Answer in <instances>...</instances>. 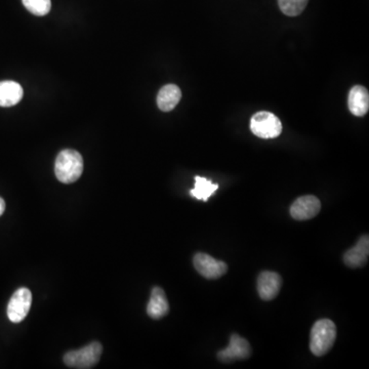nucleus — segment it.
<instances>
[{
    "label": "nucleus",
    "instance_id": "ddd939ff",
    "mask_svg": "<svg viewBox=\"0 0 369 369\" xmlns=\"http://www.w3.org/2000/svg\"><path fill=\"white\" fill-rule=\"evenodd\" d=\"M182 98V92L176 84H166L158 92V108L164 112H168L175 109Z\"/></svg>",
    "mask_w": 369,
    "mask_h": 369
},
{
    "label": "nucleus",
    "instance_id": "9d476101",
    "mask_svg": "<svg viewBox=\"0 0 369 369\" xmlns=\"http://www.w3.org/2000/svg\"><path fill=\"white\" fill-rule=\"evenodd\" d=\"M369 255V238L364 235L355 246L347 251L344 255V262L349 268H360L366 265Z\"/></svg>",
    "mask_w": 369,
    "mask_h": 369
},
{
    "label": "nucleus",
    "instance_id": "2eb2a0df",
    "mask_svg": "<svg viewBox=\"0 0 369 369\" xmlns=\"http://www.w3.org/2000/svg\"><path fill=\"white\" fill-rule=\"evenodd\" d=\"M218 189V184H214L210 180L203 177H195V187L190 191L192 197L202 201H207L210 196Z\"/></svg>",
    "mask_w": 369,
    "mask_h": 369
},
{
    "label": "nucleus",
    "instance_id": "20e7f679",
    "mask_svg": "<svg viewBox=\"0 0 369 369\" xmlns=\"http://www.w3.org/2000/svg\"><path fill=\"white\" fill-rule=\"evenodd\" d=\"M251 131L261 139H275L281 133L282 123L273 113L262 111L251 118Z\"/></svg>",
    "mask_w": 369,
    "mask_h": 369
},
{
    "label": "nucleus",
    "instance_id": "a211bd4d",
    "mask_svg": "<svg viewBox=\"0 0 369 369\" xmlns=\"http://www.w3.org/2000/svg\"><path fill=\"white\" fill-rule=\"evenodd\" d=\"M4 210H5V202L0 197V216L3 214Z\"/></svg>",
    "mask_w": 369,
    "mask_h": 369
},
{
    "label": "nucleus",
    "instance_id": "f3484780",
    "mask_svg": "<svg viewBox=\"0 0 369 369\" xmlns=\"http://www.w3.org/2000/svg\"><path fill=\"white\" fill-rule=\"evenodd\" d=\"M22 1L25 8L35 16H45L51 10V0H22Z\"/></svg>",
    "mask_w": 369,
    "mask_h": 369
},
{
    "label": "nucleus",
    "instance_id": "39448f33",
    "mask_svg": "<svg viewBox=\"0 0 369 369\" xmlns=\"http://www.w3.org/2000/svg\"><path fill=\"white\" fill-rule=\"evenodd\" d=\"M32 305V294L26 288H18L8 305V317L12 322L20 323L26 318Z\"/></svg>",
    "mask_w": 369,
    "mask_h": 369
},
{
    "label": "nucleus",
    "instance_id": "f257e3e1",
    "mask_svg": "<svg viewBox=\"0 0 369 369\" xmlns=\"http://www.w3.org/2000/svg\"><path fill=\"white\" fill-rule=\"evenodd\" d=\"M84 172V160L75 150H63L57 156L55 174L63 184H72L81 177Z\"/></svg>",
    "mask_w": 369,
    "mask_h": 369
},
{
    "label": "nucleus",
    "instance_id": "6e6552de",
    "mask_svg": "<svg viewBox=\"0 0 369 369\" xmlns=\"http://www.w3.org/2000/svg\"><path fill=\"white\" fill-rule=\"evenodd\" d=\"M321 202L316 196L306 195L298 198L290 206V214L296 220L315 218L320 212Z\"/></svg>",
    "mask_w": 369,
    "mask_h": 369
},
{
    "label": "nucleus",
    "instance_id": "1a4fd4ad",
    "mask_svg": "<svg viewBox=\"0 0 369 369\" xmlns=\"http://www.w3.org/2000/svg\"><path fill=\"white\" fill-rule=\"evenodd\" d=\"M281 286V276L275 272H262L257 278V292L262 300H274L279 294Z\"/></svg>",
    "mask_w": 369,
    "mask_h": 369
},
{
    "label": "nucleus",
    "instance_id": "4468645a",
    "mask_svg": "<svg viewBox=\"0 0 369 369\" xmlns=\"http://www.w3.org/2000/svg\"><path fill=\"white\" fill-rule=\"evenodd\" d=\"M22 86L14 81L6 80L0 82V107H12L23 98Z\"/></svg>",
    "mask_w": 369,
    "mask_h": 369
},
{
    "label": "nucleus",
    "instance_id": "dca6fc26",
    "mask_svg": "<svg viewBox=\"0 0 369 369\" xmlns=\"http://www.w3.org/2000/svg\"><path fill=\"white\" fill-rule=\"evenodd\" d=\"M309 0H278L280 10L288 16H296L302 14Z\"/></svg>",
    "mask_w": 369,
    "mask_h": 369
},
{
    "label": "nucleus",
    "instance_id": "f03ea898",
    "mask_svg": "<svg viewBox=\"0 0 369 369\" xmlns=\"http://www.w3.org/2000/svg\"><path fill=\"white\" fill-rule=\"evenodd\" d=\"M337 339V327L329 319H321L313 325L310 335V350L320 357L331 351Z\"/></svg>",
    "mask_w": 369,
    "mask_h": 369
},
{
    "label": "nucleus",
    "instance_id": "0eeeda50",
    "mask_svg": "<svg viewBox=\"0 0 369 369\" xmlns=\"http://www.w3.org/2000/svg\"><path fill=\"white\" fill-rule=\"evenodd\" d=\"M251 348L246 340L240 335L233 333L230 338V344L226 349L218 352V358L224 364H231L236 360H244L251 357Z\"/></svg>",
    "mask_w": 369,
    "mask_h": 369
},
{
    "label": "nucleus",
    "instance_id": "9b49d317",
    "mask_svg": "<svg viewBox=\"0 0 369 369\" xmlns=\"http://www.w3.org/2000/svg\"><path fill=\"white\" fill-rule=\"evenodd\" d=\"M170 312V304L166 298V292L162 288H154L152 290L151 298L147 306V313L152 319L164 318Z\"/></svg>",
    "mask_w": 369,
    "mask_h": 369
},
{
    "label": "nucleus",
    "instance_id": "f8f14e48",
    "mask_svg": "<svg viewBox=\"0 0 369 369\" xmlns=\"http://www.w3.org/2000/svg\"><path fill=\"white\" fill-rule=\"evenodd\" d=\"M348 106L352 114L357 117L364 116L369 109L368 90L364 86H354L349 92Z\"/></svg>",
    "mask_w": 369,
    "mask_h": 369
},
{
    "label": "nucleus",
    "instance_id": "7ed1b4c3",
    "mask_svg": "<svg viewBox=\"0 0 369 369\" xmlns=\"http://www.w3.org/2000/svg\"><path fill=\"white\" fill-rule=\"evenodd\" d=\"M102 353L103 346L99 342H92L82 349L66 353L64 356V364L71 368H92L98 364Z\"/></svg>",
    "mask_w": 369,
    "mask_h": 369
},
{
    "label": "nucleus",
    "instance_id": "423d86ee",
    "mask_svg": "<svg viewBox=\"0 0 369 369\" xmlns=\"http://www.w3.org/2000/svg\"><path fill=\"white\" fill-rule=\"evenodd\" d=\"M193 264L196 271L206 279H218L228 271L226 263L203 253H196Z\"/></svg>",
    "mask_w": 369,
    "mask_h": 369
}]
</instances>
